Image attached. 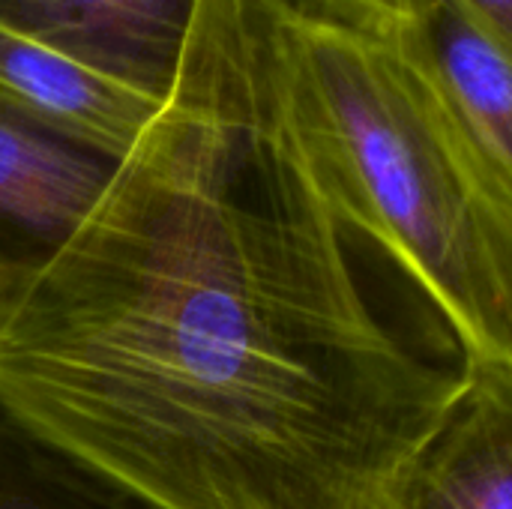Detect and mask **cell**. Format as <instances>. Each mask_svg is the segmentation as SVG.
<instances>
[{"instance_id": "6da1fadb", "label": "cell", "mask_w": 512, "mask_h": 509, "mask_svg": "<svg viewBox=\"0 0 512 509\" xmlns=\"http://www.w3.org/2000/svg\"><path fill=\"white\" fill-rule=\"evenodd\" d=\"M279 0H198L165 111L0 330V429L123 509H375L462 387L372 309Z\"/></svg>"}, {"instance_id": "7a4b0ae2", "label": "cell", "mask_w": 512, "mask_h": 509, "mask_svg": "<svg viewBox=\"0 0 512 509\" xmlns=\"http://www.w3.org/2000/svg\"><path fill=\"white\" fill-rule=\"evenodd\" d=\"M282 81L342 228L396 261L465 357L512 366V198L423 69L390 39L285 9Z\"/></svg>"}, {"instance_id": "3957f363", "label": "cell", "mask_w": 512, "mask_h": 509, "mask_svg": "<svg viewBox=\"0 0 512 509\" xmlns=\"http://www.w3.org/2000/svg\"><path fill=\"white\" fill-rule=\"evenodd\" d=\"M375 509H512V366L465 357L456 399Z\"/></svg>"}, {"instance_id": "277c9868", "label": "cell", "mask_w": 512, "mask_h": 509, "mask_svg": "<svg viewBox=\"0 0 512 509\" xmlns=\"http://www.w3.org/2000/svg\"><path fill=\"white\" fill-rule=\"evenodd\" d=\"M162 111L165 99L93 72L0 21V114L120 162Z\"/></svg>"}, {"instance_id": "5b68a950", "label": "cell", "mask_w": 512, "mask_h": 509, "mask_svg": "<svg viewBox=\"0 0 512 509\" xmlns=\"http://www.w3.org/2000/svg\"><path fill=\"white\" fill-rule=\"evenodd\" d=\"M198 0H0V21L120 84L168 99Z\"/></svg>"}, {"instance_id": "8992f818", "label": "cell", "mask_w": 512, "mask_h": 509, "mask_svg": "<svg viewBox=\"0 0 512 509\" xmlns=\"http://www.w3.org/2000/svg\"><path fill=\"white\" fill-rule=\"evenodd\" d=\"M450 105L512 198V48L456 0H420L390 36Z\"/></svg>"}, {"instance_id": "52a82bcc", "label": "cell", "mask_w": 512, "mask_h": 509, "mask_svg": "<svg viewBox=\"0 0 512 509\" xmlns=\"http://www.w3.org/2000/svg\"><path fill=\"white\" fill-rule=\"evenodd\" d=\"M111 159L0 114V225L42 246L81 225L105 192Z\"/></svg>"}, {"instance_id": "ba28073f", "label": "cell", "mask_w": 512, "mask_h": 509, "mask_svg": "<svg viewBox=\"0 0 512 509\" xmlns=\"http://www.w3.org/2000/svg\"><path fill=\"white\" fill-rule=\"evenodd\" d=\"M303 21L390 39L417 9L420 0H279Z\"/></svg>"}, {"instance_id": "9c48e42d", "label": "cell", "mask_w": 512, "mask_h": 509, "mask_svg": "<svg viewBox=\"0 0 512 509\" xmlns=\"http://www.w3.org/2000/svg\"><path fill=\"white\" fill-rule=\"evenodd\" d=\"M36 483L0 477V509H123L81 486L60 468L42 462Z\"/></svg>"}, {"instance_id": "30bf717a", "label": "cell", "mask_w": 512, "mask_h": 509, "mask_svg": "<svg viewBox=\"0 0 512 509\" xmlns=\"http://www.w3.org/2000/svg\"><path fill=\"white\" fill-rule=\"evenodd\" d=\"M27 264H30V255H18L0 243V330L6 327L12 315V306L27 276Z\"/></svg>"}, {"instance_id": "8fae6325", "label": "cell", "mask_w": 512, "mask_h": 509, "mask_svg": "<svg viewBox=\"0 0 512 509\" xmlns=\"http://www.w3.org/2000/svg\"><path fill=\"white\" fill-rule=\"evenodd\" d=\"M456 3L512 48V0H456Z\"/></svg>"}]
</instances>
